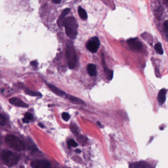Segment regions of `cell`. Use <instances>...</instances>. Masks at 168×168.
<instances>
[{"label": "cell", "mask_w": 168, "mask_h": 168, "mask_svg": "<svg viewBox=\"0 0 168 168\" xmlns=\"http://www.w3.org/2000/svg\"><path fill=\"white\" fill-rule=\"evenodd\" d=\"M78 13L80 17L83 19L86 20L87 18V14L85 10L81 7H79L78 8Z\"/></svg>", "instance_id": "cell-16"}, {"label": "cell", "mask_w": 168, "mask_h": 168, "mask_svg": "<svg viewBox=\"0 0 168 168\" xmlns=\"http://www.w3.org/2000/svg\"><path fill=\"white\" fill-rule=\"evenodd\" d=\"M100 46L99 39L97 37H94L90 39L86 44V48L92 53L97 51Z\"/></svg>", "instance_id": "cell-5"}, {"label": "cell", "mask_w": 168, "mask_h": 168, "mask_svg": "<svg viewBox=\"0 0 168 168\" xmlns=\"http://www.w3.org/2000/svg\"><path fill=\"white\" fill-rule=\"evenodd\" d=\"M168 21L166 20L165 21V22L164 23V29L165 30V33H166V38H168Z\"/></svg>", "instance_id": "cell-22"}, {"label": "cell", "mask_w": 168, "mask_h": 168, "mask_svg": "<svg viewBox=\"0 0 168 168\" xmlns=\"http://www.w3.org/2000/svg\"><path fill=\"white\" fill-rule=\"evenodd\" d=\"M52 3H53L54 4H59L61 3V1L60 0H53V1H52Z\"/></svg>", "instance_id": "cell-26"}, {"label": "cell", "mask_w": 168, "mask_h": 168, "mask_svg": "<svg viewBox=\"0 0 168 168\" xmlns=\"http://www.w3.org/2000/svg\"><path fill=\"white\" fill-rule=\"evenodd\" d=\"M33 168H51L50 163L47 160H37L32 163Z\"/></svg>", "instance_id": "cell-7"}, {"label": "cell", "mask_w": 168, "mask_h": 168, "mask_svg": "<svg viewBox=\"0 0 168 168\" xmlns=\"http://www.w3.org/2000/svg\"><path fill=\"white\" fill-rule=\"evenodd\" d=\"M25 91L26 94L31 96H41V94L38 92L33 91L28 89H26Z\"/></svg>", "instance_id": "cell-18"}, {"label": "cell", "mask_w": 168, "mask_h": 168, "mask_svg": "<svg viewBox=\"0 0 168 168\" xmlns=\"http://www.w3.org/2000/svg\"><path fill=\"white\" fill-rule=\"evenodd\" d=\"M47 86H48L49 89L53 92L54 93H55V94H56L58 96H64L66 95V94L65 92L58 89V88H57L55 86H54L53 84H50V83H47Z\"/></svg>", "instance_id": "cell-12"}, {"label": "cell", "mask_w": 168, "mask_h": 168, "mask_svg": "<svg viewBox=\"0 0 168 168\" xmlns=\"http://www.w3.org/2000/svg\"><path fill=\"white\" fill-rule=\"evenodd\" d=\"M33 118V115H32L31 113H27L25 115V118L26 119H27V120L29 121L31 120H32Z\"/></svg>", "instance_id": "cell-21"}, {"label": "cell", "mask_w": 168, "mask_h": 168, "mask_svg": "<svg viewBox=\"0 0 168 168\" xmlns=\"http://www.w3.org/2000/svg\"><path fill=\"white\" fill-rule=\"evenodd\" d=\"M129 168H153V167L151 165L146 162L139 161L130 164Z\"/></svg>", "instance_id": "cell-9"}, {"label": "cell", "mask_w": 168, "mask_h": 168, "mask_svg": "<svg viewBox=\"0 0 168 168\" xmlns=\"http://www.w3.org/2000/svg\"><path fill=\"white\" fill-rule=\"evenodd\" d=\"M71 10V9L69 8H66L64 10V11H63L62 15H61V16L60 17V18H59L58 20V25L59 27H61L62 26H63V21L64 20V17H65L66 15H67L69 11Z\"/></svg>", "instance_id": "cell-15"}, {"label": "cell", "mask_w": 168, "mask_h": 168, "mask_svg": "<svg viewBox=\"0 0 168 168\" xmlns=\"http://www.w3.org/2000/svg\"><path fill=\"white\" fill-rule=\"evenodd\" d=\"M102 66L103 67V69H104V71L105 73L107 75V77L108 80H111L113 77V75H114V72L113 71L108 69L106 63L105 61V58L104 54H102Z\"/></svg>", "instance_id": "cell-8"}, {"label": "cell", "mask_w": 168, "mask_h": 168, "mask_svg": "<svg viewBox=\"0 0 168 168\" xmlns=\"http://www.w3.org/2000/svg\"><path fill=\"white\" fill-rule=\"evenodd\" d=\"M87 72L88 74L91 76H95L97 75L96 66L93 64H90L87 66Z\"/></svg>", "instance_id": "cell-14"}, {"label": "cell", "mask_w": 168, "mask_h": 168, "mask_svg": "<svg viewBox=\"0 0 168 168\" xmlns=\"http://www.w3.org/2000/svg\"><path fill=\"white\" fill-rule=\"evenodd\" d=\"M0 119H1V124L2 125H5V118H4V117L3 116V115H1V114H0Z\"/></svg>", "instance_id": "cell-23"}, {"label": "cell", "mask_w": 168, "mask_h": 168, "mask_svg": "<svg viewBox=\"0 0 168 168\" xmlns=\"http://www.w3.org/2000/svg\"><path fill=\"white\" fill-rule=\"evenodd\" d=\"M30 65L31 66H37V65H38V63L36 62V61H33L32 62H31Z\"/></svg>", "instance_id": "cell-25"}, {"label": "cell", "mask_w": 168, "mask_h": 168, "mask_svg": "<svg viewBox=\"0 0 168 168\" xmlns=\"http://www.w3.org/2000/svg\"><path fill=\"white\" fill-rule=\"evenodd\" d=\"M6 142L13 149L17 151L24 150L25 145L18 138L13 135H8L6 137Z\"/></svg>", "instance_id": "cell-4"}, {"label": "cell", "mask_w": 168, "mask_h": 168, "mask_svg": "<svg viewBox=\"0 0 168 168\" xmlns=\"http://www.w3.org/2000/svg\"><path fill=\"white\" fill-rule=\"evenodd\" d=\"M9 103L12 105H13L16 106L22 107H28L29 105L23 102L21 100L18 98H12L9 100Z\"/></svg>", "instance_id": "cell-10"}, {"label": "cell", "mask_w": 168, "mask_h": 168, "mask_svg": "<svg viewBox=\"0 0 168 168\" xmlns=\"http://www.w3.org/2000/svg\"><path fill=\"white\" fill-rule=\"evenodd\" d=\"M97 123L98 125L100 127H101H101H103V126H102V124L99 121H98V122H97Z\"/></svg>", "instance_id": "cell-28"}, {"label": "cell", "mask_w": 168, "mask_h": 168, "mask_svg": "<svg viewBox=\"0 0 168 168\" xmlns=\"http://www.w3.org/2000/svg\"><path fill=\"white\" fill-rule=\"evenodd\" d=\"M2 158L4 163L8 167L16 165L19 161V156L11 151L5 150L2 153Z\"/></svg>", "instance_id": "cell-3"}, {"label": "cell", "mask_w": 168, "mask_h": 168, "mask_svg": "<svg viewBox=\"0 0 168 168\" xmlns=\"http://www.w3.org/2000/svg\"><path fill=\"white\" fill-rule=\"evenodd\" d=\"M66 56L68 61V64L70 69H74L76 66V55L73 43L69 41L67 44Z\"/></svg>", "instance_id": "cell-2"}, {"label": "cell", "mask_w": 168, "mask_h": 168, "mask_svg": "<svg viewBox=\"0 0 168 168\" xmlns=\"http://www.w3.org/2000/svg\"><path fill=\"white\" fill-rule=\"evenodd\" d=\"M67 144H68V146L69 148H70L71 146L76 147L78 145V144L76 143V142L73 139H71L68 141L67 142Z\"/></svg>", "instance_id": "cell-19"}, {"label": "cell", "mask_w": 168, "mask_h": 168, "mask_svg": "<svg viewBox=\"0 0 168 168\" xmlns=\"http://www.w3.org/2000/svg\"><path fill=\"white\" fill-rule=\"evenodd\" d=\"M38 126H39V127H40L41 128H43L44 127V126L42 124H41V123H39V124H38Z\"/></svg>", "instance_id": "cell-29"}, {"label": "cell", "mask_w": 168, "mask_h": 168, "mask_svg": "<svg viewBox=\"0 0 168 168\" xmlns=\"http://www.w3.org/2000/svg\"><path fill=\"white\" fill-rule=\"evenodd\" d=\"M71 130H72V131L74 133H77V127H76V126L73 125V126H72L71 127Z\"/></svg>", "instance_id": "cell-24"}, {"label": "cell", "mask_w": 168, "mask_h": 168, "mask_svg": "<svg viewBox=\"0 0 168 168\" xmlns=\"http://www.w3.org/2000/svg\"><path fill=\"white\" fill-rule=\"evenodd\" d=\"M66 97L73 104H75L77 105H84L85 106L86 104H85L84 102L80 99L76 97L75 96H73L71 95H67L66 94Z\"/></svg>", "instance_id": "cell-13"}, {"label": "cell", "mask_w": 168, "mask_h": 168, "mask_svg": "<svg viewBox=\"0 0 168 168\" xmlns=\"http://www.w3.org/2000/svg\"><path fill=\"white\" fill-rule=\"evenodd\" d=\"M63 26L65 27L66 33L69 38L73 39L76 38L78 24L74 17H68L65 19L63 22Z\"/></svg>", "instance_id": "cell-1"}, {"label": "cell", "mask_w": 168, "mask_h": 168, "mask_svg": "<svg viewBox=\"0 0 168 168\" xmlns=\"http://www.w3.org/2000/svg\"><path fill=\"white\" fill-rule=\"evenodd\" d=\"M166 94H167V90L165 89H162L159 92L158 95V101L160 105H163L166 99Z\"/></svg>", "instance_id": "cell-11"}, {"label": "cell", "mask_w": 168, "mask_h": 168, "mask_svg": "<svg viewBox=\"0 0 168 168\" xmlns=\"http://www.w3.org/2000/svg\"><path fill=\"white\" fill-rule=\"evenodd\" d=\"M154 48L155 50L156 51V52L160 55H162L164 53V50L162 48V46L161 44L160 43H158L157 44H156L155 46H154Z\"/></svg>", "instance_id": "cell-17"}, {"label": "cell", "mask_w": 168, "mask_h": 168, "mask_svg": "<svg viewBox=\"0 0 168 168\" xmlns=\"http://www.w3.org/2000/svg\"><path fill=\"white\" fill-rule=\"evenodd\" d=\"M62 116L63 119L66 121H68L69 120V118H70L69 115L67 113H63L62 114Z\"/></svg>", "instance_id": "cell-20"}, {"label": "cell", "mask_w": 168, "mask_h": 168, "mask_svg": "<svg viewBox=\"0 0 168 168\" xmlns=\"http://www.w3.org/2000/svg\"><path fill=\"white\" fill-rule=\"evenodd\" d=\"M156 76H158V75H159V70L157 68H156Z\"/></svg>", "instance_id": "cell-27"}, {"label": "cell", "mask_w": 168, "mask_h": 168, "mask_svg": "<svg viewBox=\"0 0 168 168\" xmlns=\"http://www.w3.org/2000/svg\"><path fill=\"white\" fill-rule=\"evenodd\" d=\"M76 152L77 153H80L81 152V150H80L79 149H76Z\"/></svg>", "instance_id": "cell-30"}, {"label": "cell", "mask_w": 168, "mask_h": 168, "mask_svg": "<svg viewBox=\"0 0 168 168\" xmlns=\"http://www.w3.org/2000/svg\"><path fill=\"white\" fill-rule=\"evenodd\" d=\"M127 43L130 48L133 50H140L143 48L142 43L137 38H130L127 40Z\"/></svg>", "instance_id": "cell-6"}]
</instances>
